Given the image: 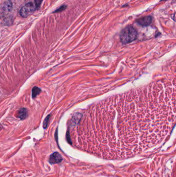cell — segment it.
<instances>
[{
    "mask_svg": "<svg viewBox=\"0 0 176 177\" xmlns=\"http://www.w3.org/2000/svg\"><path fill=\"white\" fill-rule=\"evenodd\" d=\"M176 121V80L164 78L106 97L75 125L80 148L101 158L135 155L162 142Z\"/></svg>",
    "mask_w": 176,
    "mask_h": 177,
    "instance_id": "1",
    "label": "cell"
},
{
    "mask_svg": "<svg viewBox=\"0 0 176 177\" xmlns=\"http://www.w3.org/2000/svg\"><path fill=\"white\" fill-rule=\"evenodd\" d=\"M138 33L132 26H128L122 30L120 35L121 42L123 44L130 43L136 40Z\"/></svg>",
    "mask_w": 176,
    "mask_h": 177,
    "instance_id": "2",
    "label": "cell"
},
{
    "mask_svg": "<svg viewBox=\"0 0 176 177\" xmlns=\"http://www.w3.org/2000/svg\"><path fill=\"white\" fill-rule=\"evenodd\" d=\"M36 9V6L33 3L30 2L26 4V5L21 8L20 11V14L22 17H27L28 16L34 13Z\"/></svg>",
    "mask_w": 176,
    "mask_h": 177,
    "instance_id": "3",
    "label": "cell"
},
{
    "mask_svg": "<svg viewBox=\"0 0 176 177\" xmlns=\"http://www.w3.org/2000/svg\"><path fill=\"white\" fill-rule=\"evenodd\" d=\"M13 10V4L10 1L5 2L0 7V17H4L7 16L11 13Z\"/></svg>",
    "mask_w": 176,
    "mask_h": 177,
    "instance_id": "4",
    "label": "cell"
},
{
    "mask_svg": "<svg viewBox=\"0 0 176 177\" xmlns=\"http://www.w3.org/2000/svg\"><path fill=\"white\" fill-rule=\"evenodd\" d=\"M62 158L59 153L57 152L52 154L50 156L49 158V162L52 164H58L61 163L62 161Z\"/></svg>",
    "mask_w": 176,
    "mask_h": 177,
    "instance_id": "5",
    "label": "cell"
},
{
    "mask_svg": "<svg viewBox=\"0 0 176 177\" xmlns=\"http://www.w3.org/2000/svg\"><path fill=\"white\" fill-rule=\"evenodd\" d=\"M152 17L150 16H146V17L141 18L138 20L137 23L139 25L145 27V26H149L151 23H152Z\"/></svg>",
    "mask_w": 176,
    "mask_h": 177,
    "instance_id": "6",
    "label": "cell"
},
{
    "mask_svg": "<svg viewBox=\"0 0 176 177\" xmlns=\"http://www.w3.org/2000/svg\"><path fill=\"white\" fill-rule=\"evenodd\" d=\"M17 116L21 120H24L27 118L28 116V111L25 108L20 109L17 112Z\"/></svg>",
    "mask_w": 176,
    "mask_h": 177,
    "instance_id": "7",
    "label": "cell"
},
{
    "mask_svg": "<svg viewBox=\"0 0 176 177\" xmlns=\"http://www.w3.org/2000/svg\"><path fill=\"white\" fill-rule=\"evenodd\" d=\"M42 90L38 88L37 86H34V88H33L32 91V97L34 99L38 95L40 94Z\"/></svg>",
    "mask_w": 176,
    "mask_h": 177,
    "instance_id": "8",
    "label": "cell"
},
{
    "mask_svg": "<svg viewBox=\"0 0 176 177\" xmlns=\"http://www.w3.org/2000/svg\"><path fill=\"white\" fill-rule=\"evenodd\" d=\"M51 116V115H48L46 116V118H45L44 121H43V128L44 129H46L47 127H48V124L49 123V121H50Z\"/></svg>",
    "mask_w": 176,
    "mask_h": 177,
    "instance_id": "9",
    "label": "cell"
},
{
    "mask_svg": "<svg viewBox=\"0 0 176 177\" xmlns=\"http://www.w3.org/2000/svg\"><path fill=\"white\" fill-rule=\"evenodd\" d=\"M42 1L43 0H35V5L36 9H38L40 7Z\"/></svg>",
    "mask_w": 176,
    "mask_h": 177,
    "instance_id": "10",
    "label": "cell"
},
{
    "mask_svg": "<svg viewBox=\"0 0 176 177\" xmlns=\"http://www.w3.org/2000/svg\"><path fill=\"white\" fill-rule=\"evenodd\" d=\"M66 7H67V6H66V5H62V6L60 7L58 9L56 10V11H55L53 13H58V12L63 11H64V10L66 9Z\"/></svg>",
    "mask_w": 176,
    "mask_h": 177,
    "instance_id": "11",
    "label": "cell"
}]
</instances>
